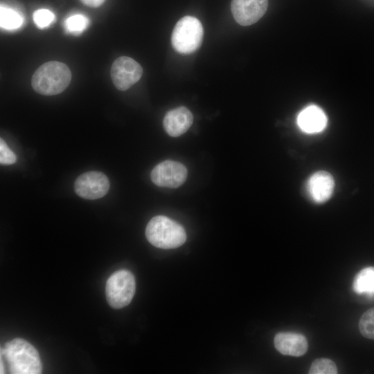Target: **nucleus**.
<instances>
[{
  "instance_id": "f257e3e1",
  "label": "nucleus",
  "mask_w": 374,
  "mask_h": 374,
  "mask_svg": "<svg viewBox=\"0 0 374 374\" xmlns=\"http://www.w3.org/2000/svg\"><path fill=\"white\" fill-rule=\"evenodd\" d=\"M10 373L39 374L42 364L37 349L27 341L17 338L8 341L1 348Z\"/></svg>"
},
{
  "instance_id": "f03ea898",
  "label": "nucleus",
  "mask_w": 374,
  "mask_h": 374,
  "mask_svg": "<svg viewBox=\"0 0 374 374\" xmlns=\"http://www.w3.org/2000/svg\"><path fill=\"white\" fill-rule=\"evenodd\" d=\"M71 72L64 63L51 61L41 65L31 79L33 89L44 96H53L64 91L69 85Z\"/></svg>"
},
{
  "instance_id": "7ed1b4c3",
  "label": "nucleus",
  "mask_w": 374,
  "mask_h": 374,
  "mask_svg": "<svg viewBox=\"0 0 374 374\" xmlns=\"http://www.w3.org/2000/svg\"><path fill=\"white\" fill-rule=\"evenodd\" d=\"M145 236L153 246L164 249L177 248L186 240L183 226L163 215L155 216L150 220L145 229Z\"/></svg>"
},
{
  "instance_id": "20e7f679",
  "label": "nucleus",
  "mask_w": 374,
  "mask_h": 374,
  "mask_svg": "<svg viewBox=\"0 0 374 374\" xmlns=\"http://www.w3.org/2000/svg\"><path fill=\"white\" fill-rule=\"evenodd\" d=\"M204 29L200 21L193 16H185L175 24L172 35L173 48L181 54H190L202 44Z\"/></svg>"
},
{
  "instance_id": "39448f33",
  "label": "nucleus",
  "mask_w": 374,
  "mask_h": 374,
  "mask_svg": "<svg viewBox=\"0 0 374 374\" xmlns=\"http://www.w3.org/2000/svg\"><path fill=\"white\" fill-rule=\"evenodd\" d=\"M135 290L136 282L132 273L127 269L118 270L107 281V301L114 309L123 308L132 301Z\"/></svg>"
},
{
  "instance_id": "423d86ee",
  "label": "nucleus",
  "mask_w": 374,
  "mask_h": 374,
  "mask_svg": "<svg viewBox=\"0 0 374 374\" xmlns=\"http://www.w3.org/2000/svg\"><path fill=\"white\" fill-rule=\"evenodd\" d=\"M143 74L141 66L134 59L121 56L113 62L111 78L114 86L120 91H125L136 83Z\"/></svg>"
},
{
  "instance_id": "0eeeda50",
  "label": "nucleus",
  "mask_w": 374,
  "mask_h": 374,
  "mask_svg": "<svg viewBox=\"0 0 374 374\" xmlns=\"http://www.w3.org/2000/svg\"><path fill=\"white\" fill-rule=\"evenodd\" d=\"M152 181L157 186L166 188H177L187 178V169L181 163L166 160L157 164L150 174Z\"/></svg>"
},
{
  "instance_id": "6e6552de",
  "label": "nucleus",
  "mask_w": 374,
  "mask_h": 374,
  "mask_svg": "<svg viewBox=\"0 0 374 374\" xmlns=\"http://www.w3.org/2000/svg\"><path fill=\"white\" fill-rule=\"evenodd\" d=\"M75 191L87 199H96L105 196L109 190L107 176L98 171H89L80 175L75 181Z\"/></svg>"
},
{
  "instance_id": "1a4fd4ad",
  "label": "nucleus",
  "mask_w": 374,
  "mask_h": 374,
  "mask_svg": "<svg viewBox=\"0 0 374 374\" xmlns=\"http://www.w3.org/2000/svg\"><path fill=\"white\" fill-rule=\"evenodd\" d=\"M268 0H232L231 10L233 18L242 26L257 22L265 13Z\"/></svg>"
},
{
  "instance_id": "9d476101",
  "label": "nucleus",
  "mask_w": 374,
  "mask_h": 374,
  "mask_svg": "<svg viewBox=\"0 0 374 374\" xmlns=\"http://www.w3.org/2000/svg\"><path fill=\"white\" fill-rule=\"evenodd\" d=\"M335 180L327 171H317L308 179L305 192L308 197L315 203L327 202L332 195L335 189Z\"/></svg>"
},
{
  "instance_id": "9b49d317",
  "label": "nucleus",
  "mask_w": 374,
  "mask_h": 374,
  "mask_svg": "<svg viewBox=\"0 0 374 374\" xmlns=\"http://www.w3.org/2000/svg\"><path fill=\"white\" fill-rule=\"evenodd\" d=\"M274 343L276 349L284 355L302 356L308 348L305 337L296 332H278L274 337Z\"/></svg>"
},
{
  "instance_id": "f8f14e48",
  "label": "nucleus",
  "mask_w": 374,
  "mask_h": 374,
  "mask_svg": "<svg viewBox=\"0 0 374 374\" xmlns=\"http://www.w3.org/2000/svg\"><path fill=\"white\" fill-rule=\"evenodd\" d=\"M193 116L185 107H179L168 112L163 118V125L166 133L172 137L184 134L191 126Z\"/></svg>"
},
{
  "instance_id": "ddd939ff",
  "label": "nucleus",
  "mask_w": 374,
  "mask_h": 374,
  "mask_svg": "<svg viewBox=\"0 0 374 374\" xmlns=\"http://www.w3.org/2000/svg\"><path fill=\"white\" fill-rule=\"evenodd\" d=\"M297 125L300 130L307 134L322 132L327 125V116L319 107L312 105L300 112L297 116Z\"/></svg>"
},
{
  "instance_id": "4468645a",
  "label": "nucleus",
  "mask_w": 374,
  "mask_h": 374,
  "mask_svg": "<svg viewBox=\"0 0 374 374\" xmlns=\"http://www.w3.org/2000/svg\"><path fill=\"white\" fill-rule=\"evenodd\" d=\"M353 289L358 294L374 296V267H365L355 276Z\"/></svg>"
},
{
  "instance_id": "2eb2a0df",
  "label": "nucleus",
  "mask_w": 374,
  "mask_h": 374,
  "mask_svg": "<svg viewBox=\"0 0 374 374\" xmlns=\"http://www.w3.org/2000/svg\"><path fill=\"white\" fill-rule=\"evenodd\" d=\"M24 23L23 15L17 9L1 4L0 8V25L5 30H14L21 28Z\"/></svg>"
},
{
  "instance_id": "dca6fc26",
  "label": "nucleus",
  "mask_w": 374,
  "mask_h": 374,
  "mask_svg": "<svg viewBox=\"0 0 374 374\" xmlns=\"http://www.w3.org/2000/svg\"><path fill=\"white\" fill-rule=\"evenodd\" d=\"M89 24V18L82 14H74L67 17L64 22L65 30L71 34L80 35Z\"/></svg>"
},
{
  "instance_id": "f3484780",
  "label": "nucleus",
  "mask_w": 374,
  "mask_h": 374,
  "mask_svg": "<svg viewBox=\"0 0 374 374\" xmlns=\"http://www.w3.org/2000/svg\"><path fill=\"white\" fill-rule=\"evenodd\" d=\"M359 329L364 337L374 340V308L366 310L362 315Z\"/></svg>"
},
{
  "instance_id": "a211bd4d",
  "label": "nucleus",
  "mask_w": 374,
  "mask_h": 374,
  "mask_svg": "<svg viewBox=\"0 0 374 374\" xmlns=\"http://www.w3.org/2000/svg\"><path fill=\"white\" fill-rule=\"evenodd\" d=\"M337 368L335 362L327 358H319L312 363L310 374H337Z\"/></svg>"
},
{
  "instance_id": "6ab92c4d",
  "label": "nucleus",
  "mask_w": 374,
  "mask_h": 374,
  "mask_svg": "<svg viewBox=\"0 0 374 374\" xmlns=\"http://www.w3.org/2000/svg\"><path fill=\"white\" fill-rule=\"evenodd\" d=\"M35 25L40 29L49 26L55 20L54 13L48 9L40 8L35 10L33 15Z\"/></svg>"
},
{
  "instance_id": "aec40b11",
  "label": "nucleus",
  "mask_w": 374,
  "mask_h": 374,
  "mask_svg": "<svg viewBox=\"0 0 374 374\" xmlns=\"http://www.w3.org/2000/svg\"><path fill=\"white\" fill-rule=\"evenodd\" d=\"M15 153L8 148L3 139L0 140V162L1 164L10 165L16 162Z\"/></svg>"
},
{
  "instance_id": "412c9836",
  "label": "nucleus",
  "mask_w": 374,
  "mask_h": 374,
  "mask_svg": "<svg viewBox=\"0 0 374 374\" xmlns=\"http://www.w3.org/2000/svg\"><path fill=\"white\" fill-rule=\"evenodd\" d=\"M105 0H81L87 6L97 8L100 6Z\"/></svg>"
}]
</instances>
